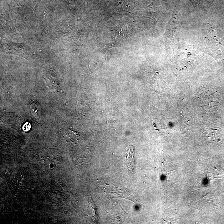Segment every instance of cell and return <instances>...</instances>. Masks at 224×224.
I'll return each mask as SVG.
<instances>
[{
	"label": "cell",
	"instance_id": "6da1fadb",
	"mask_svg": "<svg viewBox=\"0 0 224 224\" xmlns=\"http://www.w3.org/2000/svg\"><path fill=\"white\" fill-rule=\"evenodd\" d=\"M47 85L52 91H58L59 88V83L57 74L51 70H48L46 74L45 78Z\"/></svg>",
	"mask_w": 224,
	"mask_h": 224
},
{
	"label": "cell",
	"instance_id": "7a4b0ae2",
	"mask_svg": "<svg viewBox=\"0 0 224 224\" xmlns=\"http://www.w3.org/2000/svg\"><path fill=\"white\" fill-rule=\"evenodd\" d=\"M135 149L133 146H130V148L127 151L126 156V165L128 171L131 174H133L135 168Z\"/></svg>",
	"mask_w": 224,
	"mask_h": 224
},
{
	"label": "cell",
	"instance_id": "3957f363",
	"mask_svg": "<svg viewBox=\"0 0 224 224\" xmlns=\"http://www.w3.org/2000/svg\"><path fill=\"white\" fill-rule=\"evenodd\" d=\"M29 108L32 116L36 119H40L42 114V109L40 105L36 103H33L30 105Z\"/></svg>",
	"mask_w": 224,
	"mask_h": 224
},
{
	"label": "cell",
	"instance_id": "277c9868",
	"mask_svg": "<svg viewBox=\"0 0 224 224\" xmlns=\"http://www.w3.org/2000/svg\"><path fill=\"white\" fill-rule=\"evenodd\" d=\"M31 126L29 123H25L23 126V129L25 132H28L30 130Z\"/></svg>",
	"mask_w": 224,
	"mask_h": 224
}]
</instances>
